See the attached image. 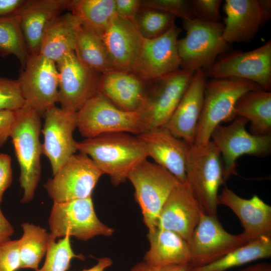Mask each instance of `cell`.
<instances>
[{
	"mask_svg": "<svg viewBox=\"0 0 271 271\" xmlns=\"http://www.w3.org/2000/svg\"><path fill=\"white\" fill-rule=\"evenodd\" d=\"M134 135V134H133ZM126 132L104 133L77 143V150L89 156L115 186L125 182L131 170L148 157L142 141Z\"/></svg>",
	"mask_w": 271,
	"mask_h": 271,
	"instance_id": "cell-1",
	"label": "cell"
},
{
	"mask_svg": "<svg viewBox=\"0 0 271 271\" xmlns=\"http://www.w3.org/2000/svg\"><path fill=\"white\" fill-rule=\"evenodd\" d=\"M260 89H263L256 83L241 78H212L207 81L193 146L207 144L217 126L236 117L234 107L239 97L248 91Z\"/></svg>",
	"mask_w": 271,
	"mask_h": 271,
	"instance_id": "cell-2",
	"label": "cell"
},
{
	"mask_svg": "<svg viewBox=\"0 0 271 271\" xmlns=\"http://www.w3.org/2000/svg\"><path fill=\"white\" fill-rule=\"evenodd\" d=\"M41 117L37 111L25 105L17 110L10 135L21 170L20 182L24 192L22 203L29 202L33 198L40 179Z\"/></svg>",
	"mask_w": 271,
	"mask_h": 271,
	"instance_id": "cell-3",
	"label": "cell"
},
{
	"mask_svg": "<svg viewBox=\"0 0 271 271\" xmlns=\"http://www.w3.org/2000/svg\"><path fill=\"white\" fill-rule=\"evenodd\" d=\"M219 149L210 140L202 147H190L186 163V182L207 215L217 216L218 192L224 183Z\"/></svg>",
	"mask_w": 271,
	"mask_h": 271,
	"instance_id": "cell-4",
	"label": "cell"
},
{
	"mask_svg": "<svg viewBox=\"0 0 271 271\" xmlns=\"http://www.w3.org/2000/svg\"><path fill=\"white\" fill-rule=\"evenodd\" d=\"M186 36L177 41L180 68L194 73L206 70L230 47L222 38L223 22H207L196 18L183 20Z\"/></svg>",
	"mask_w": 271,
	"mask_h": 271,
	"instance_id": "cell-5",
	"label": "cell"
},
{
	"mask_svg": "<svg viewBox=\"0 0 271 271\" xmlns=\"http://www.w3.org/2000/svg\"><path fill=\"white\" fill-rule=\"evenodd\" d=\"M77 127L86 138L109 133L136 136L147 131L138 111L123 110L97 92L77 111Z\"/></svg>",
	"mask_w": 271,
	"mask_h": 271,
	"instance_id": "cell-6",
	"label": "cell"
},
{
	"mask_svg": "<svg viewBox=\"0 0 271 271\" xmlns=\"http://www.w3.org/2000/svg\"><path fill=\"white\" fill-rule=\"evenodd\" d=\"M127 179L133 186L145 225L149 230L156 228L163 205L180 182L165 168L147 159L134 167Z\"/></svg>",
	"mask_w": 271,
	"mask_h": 271,
	"instance_id": "cell-7",
	"label": "cell"
},
{
	"mask_svg": "<svg viewBox=\"0 0 271 271\" xmlns=\"http://www.w3.org/2000/svg\"><path fill=\"white\" fill-rule=\"evenodd\" d=\"M53 240L66 236L87 241L97 235L110 236L114 229L100 221L95 212L91 197L54 203L49 218Z\"/></svg>",
	"mask_w": 271,
	"mask_h": 271,
	"instance_id": "cell-8",
	"label": "cell"
},
{
	"mask_svg": "<svg viewBox=\"0 0 271 271\" xmlns=\"http://www.w3.org/2000/svg\"><path fill=\"white\" fill-rule=\"evenodd\" d=\"M194 73L181 68L149 82L143 102L137 111L147 131L167 122Z\"/></svg>",
	"mask_w": 271,
	"mask_h": 271,
	"instance_id": "cell-9",
	"label": "cell"
},
{
	"mask_svg": "<svg viewBox=\"0 0 271 271\" xmlns=\"http://www.w3.org/2000/svg\"><path fill=\"white\" fill-rule=\"evenodd\" d=\"M248 122L244 117L236 116L227 125L217 126L211 134V141L223 158L224 181L236 174V161L239 157L247 155L263 157L271 152V135L249 133L246 129Z\"/></svg>",
	"mask_w": 271,
	"mask_h": 271,
	"instance_id": "cell-10",
	"label": "cell"
},
{
	"mask_svg": "<svg viewBox=\"0 0 271 271\" xmlns=\"http://www.w3.org/2000/svg\"><path fill=\"white\" fill-rule=\"evenodd\" d=\"M212 78H237L253 82L263 90L271 89V40L249 51L236 50L219 56L205 71Z\"/></svg>",
	"mask_w": 271,
	"mask_h": 271,
	"instance_id": "cell-11",
	"label": "cell"
},
{
	"mask_svg": "<svg viewBox=\"0 0 271 271\" xmlns=\"http://www.w3.org/2000/svg\"><path fill=\"white\" fill-rule=\"evenodd\" d=\"M103 174L92 159L79 153L72 156L44 185L54 203L91 197Z\"/></svg>",
	"mask_w": 271,
	"mask_h": 271,
	"instance_id": "cell-12",
	"label": "cell"
},
{
	"mask_svg": "<svg viewBox=\"0 0 271 271\" xmlns=\"http://www.w3.org/2000/svg\"><path fill=\"white\" fill-rule=\"evenodd\" d=\"M248 242L243 232L230 234L224 229L217 216L202 212L188 243L189 269L213 262Z\"/></svg>",
	"mask_w": 271,
	"mask_h": 271,
	"instance_id": "cell-13",
	"label": "cell"
},
{
	"mask_svg": "<svg viewBox=\"0 0 271 271\" xmlns=\"http://www.w3.org/2000/svg\"><path fill=\"white\" fill-rule=\"evenodd\" d=\"M18 80L25 105L41 116L58 102V71L54 61L30 55Z\"/></svg>",
	"mask_w": 271,
	"mask_h": 271,
	"instance_id": "cell-14",
	"label": "cell"
},
{
	"mask_svg": "<svg viewBox=\"0 0 271 271\" xmlns=\"http://www.w3.org/2000/svg\"><path fill=\"white\" fill-rule=\"evenodd\" d=\"M180 32L174 23L159 37L143 38L132 73L148 83L180 69L177 48Z\"/></svg>",
	"mask_w": 271,
	"mask_h": 271,
	"instance_id": "cell-15",
	"label": "cell"
},
{
	"mask_svg": "<svg viewBox=\"0 0 271 271\" xmlns=\"http://www.w3.org/2000/svg\"><path fill=\"white\" fill-rule=\"evenodd\" d=\"M58 71V102L61 107L77 112L98 91L102 75L84 65L74 52L56 63Z\"/></svg>",
	"mask_w": 271,
	"mask_h": 271,
	"instance_id": "cell-16",
	"label": "cell"
},
{
	"mask_svg": "<svg viewBox=\"0 0 271 271\" xmlns=\"http://www.w3.org/2000/svg\"><path fill=\"white\" fill-rule=\"evenodd\" d=\"M44 117L42 154L49 159L54 175L77 151V142L73 137L77 127V112L54 105Z\"/></svg>",
	"mask_w": 271,
	"mask_h": 271,
	"instance_id": "cell-17",
	"label": "cell"
},
{
	"mask_svg": "<svg viewBox=\"0 0 271 271\" xmlns=\"http://www.w3.org/2000/svg\"><path fill=\"white\" fill-rule=\"evenodd\" d=\"M202 212L187 183L180 182L163 205L157 227L173 231L189 243Z\"/></svg>",
	"mask_w": 271,
	"mask_h": 271,
	"instance_id": "cell-18",
	"label": "cell"
},
{
	"mask_svg": "<svg viewBox=\"0 0 271 271\" xmlns=\"http://www.w3.org/2000/svg\"><path fill=\"white\" fill-rule=\"evenodd\" d=\"M207 76L204 70L195 72L170 118L163 126L174 136L193 146L201 113Z\"/></svg>",
	"mask_w": 271,
	"mask_h": 271,
	"instance_id": "cell-19",
	"label": "cell"
},
{
	"mask_svg": "<svg viewBox=\"0 0 271 271\" xmlns=\"http://www.w3.org/2000/svg\"><path fill=\"white\" fill-rule=\"evenodd\" d=\"M102 39L114 69L132 73L143 40L135 23L116 14Z\"/></svg>",
	"mask_w": 271,
	"mask_h": 271,
	"instance_id": "cell-20",
	"label": "cell"
},
{
	"mask_svg": "<svg viewBox=\"0 0 271 271\" xmlns=\"http://www.w3.org/2000/svg\"><path fill=\"white\" fill-rule=\"evenodd\" d=\"M148 157L172 173L181 183L186 182V163L190 147L174 136L164 127L148 130L137 135Z\"/></svg>",
	"mask_w": 271,
	"mask_h": 271,
	"instance_id": "cell-21",
	"label": "cell"
},
{
	"mask_svg": "<svg viewBox=\"0 0 271 271\" xmlns=\"http://www.w3.org/2000/svg\"><path fill=\"white\" fill-rule=\"evenodd\" d=\"M72 0H27L17 15L30 55L39 54L45 31L50 23L66 10Z\"/></svg>",
	"mask_w": 271,
	"mask_h": 271,
	"instance_id": "cell-22",
	"label": "cell"
},
{
	"mask_svg": "<svg viewBox=\"0 0 271 271\" xmlns=\"http://www.w3.org/2000/svg\"><path fill=\"white\" fill-rule=\"evenodd\" d=\"M217 202L227 206L236 215L249 241L271 234V207L258 196L244 199L225 187L218 195Z\"/></svg>",
	"mask_w": 271,
	"mask_h": 271,
	"instance_id": "cell-23",
	"label": "cell"
},
{
	"mask_svg": "<svg viewBox=\"0 0 271 271\" xmlns=\"http://www.w3.org/2000/svg\"><path fill=\"white\" fill-rule=\"evenodd\" d=\"M224 10L222 38L228 44L250 41L265 23L259 0H226Z\"/></svg>",
	"mask_w": 271,
	"mask_h": 271,
	"instance_id": "cell-24",
	"label": "cell"
},
{
	"mask_svg": "<svg viewBox=\"0 0 271 271\" xmlns=\"http://www.w3.org/2000/svg\"><path fill=\"white\" fill-rule=\"evenodd\" d=\"M132 73L114 70L101 75L98 91L119 108L137 111L146 92V84Z\"/></svg>",
	"mask_w": 271,
	"mask_h": 271,
	"instance_id": "cell-25",
	"label": "cell"
},
{
	"mask_svg": "<svg viewBox=\"0 0 271 271\" xmlns=\"http://www.w3.org/2000/svg\"><path fill=\"white\" fill-rule=\"evenodd\" d=\"M150 247L144 256L149 265L161 266L169 264H188L190 251L188 242L176 233L156 227L149 230Z\"/></svg>",
	"mask_w": 271,
	"mask_h": 271,
	"instance_id": "cell-26",
	"label": "cell"
},
{
	"mask_svg": "<svg viewBox=\"0 0 271 271\" xmlns=\"http://www.w3.org/2000/svg\"><path fill=\"white\" fill-rule=\"evenodd\" d=\"M80 20L71 12L60 14L47 26L39 54L56 63L68 53L74 52Z\"/></svg>",
	"mask_w": 271,
	"mask_h": 271,
	"instance_id": "cell-27",
	"label": "cell"
},
{
	"mask_svg": "<svg viewBox=\"0 0 271 271\" xmlns=\"http://www.w3.org/2000/svg\"><path fill=\"white\" fill-rule=\"evenodd\" d=\"M234 113L236 116L250 122L252 134L271 135V92L263 89L248 91L237 100Z\"/></svg>",
	"mask_w": 271,
	"mask_h": 271,
	"instance_id": "cell-28",
	"label": "cell"
},
{
	"mask_svg": "<svg viewBox=\"0 0 271 271\" xmlns=\"http://www.w3.org/2000/svg\"><path fill=\"white\" fill-rule=\"evenodd\" d=\"M74 53L84 65L101 75L115 70L102 38L82 24L77 34Z\"/></svg>",
	"mask_w": 271,
	"mask_h": 271,
	"instance_id": "cell-29",
	"label": "cell"
},
{
	"mask_svg": "<svg viewBox=\"0 0 271 271\" xmlns=\"http://www.w3.org/2000/svg\"><path fill=\"white\" fill-rule=\"evenodd\" d=\"M271 256V234L249 241L218 260L188 271H226L260 259Z\"/></svg>",
	"mask_w": 271,
	"mask_h": 271,
	"instance_id": "cell-30",
	"label": "cell"
},
{
	"mask_svg": "<svg viewBox=\"0 0 271 271\" xmlns=\"http://www.w3.org/2000/svg\"><path fill=\"white\" fill-rule=\"evenodd\" d=\"M68 10L101 38L116 15L114 0H72Z\"/></svg>",
	"mask_w": 271,
	"mask_h": 271,
	"instance_id": "cell-31",
	"label": "cell"
},
{
	"mask_svg": "<svg viewBox=\"0 0 271 271\" xmlns=\"http://www.w3.org/2000/svg\"><path fill=\"white\" fill-rule=\"evenodd\" d=\"M21 226L23 234L19 239L21 268L37 271L48 248L50 234L45 229L28 222Z\"/></svg>",
	"mask_w": 271,
	"mask_h": 271,
	"instance_id": "cell-32",
	"label": "cell"
},
{
	"mask_svg": "<svg viewBox=\"0 0 271 271\" xmlns=\"http://www.w3.org/2000/svg\"><path fill=\"white\" fill-rule=\"evenodd\" d=\"M10 55L17 58L23 70L30 54L18 15L0 18V55L4 57Z\"/></svg>",
	"mask_w": 271,
	"mask_h": 271,
	"instance_id": "cell-33",
	"label": "cell"
},
{
	"mask_svg": "<svg viewBox=\"0 0 271 271\" xmlns=\"http://www.w3.org/2000/svg\"><path fill=\"white\" fill-rule=\"evenodd\" d=\"M176 18L160 10L141 7L134 23L143 38L152 39L166 33L175 23Z\"/></svg>",
	"mask_w": 271,
	"mask_h": 271,
	"instance_id": "cell-34",
	"label": "cell"
},
{
	"mask_svg": "<svg viewBox=\"0 0 271 271\" xmlns=\"http://www.w3.org/2000/svg\"><path fill=\"white\" fill-rule=\"evenodd\" d=\"M70 237L66 236L58 242L51 238L44 263L37 271H67L73 258L84 259L83 255L74 252Z\"/></svg>",
	"mask_w": 271,
	"mask_h": 271,
	"instance_id": "cell-35",
	"label": "cell"
},
{
	"mask_svg": "<svg viewBox=\"0 0 271 271\" xmlns=\"http://www.w3.org/2000/svg\"><path fill=\"white\" fill-rule=\"evenodd\" d=\"M142 7L160 10L183 20L194 18L191 0H144Z\"/></svg>",
	"mask_w": 271,
	"mask_h": 271,
	"instance_id": "cell-36",
	"label": "cell"
},
{
	"mask_svg": "<svg viewBox=\"0 0 271 271\" xmlns=\"http://www.w3.org/2000/svg\"><path fill=\"white\" fill-rule=\"evenodd\" d=\"M25 104L18 80L0 77V110H17Z\"/></svg>",
	"mask_w": 271,
	"mask_h": 271,
	"instance_id": "cell-37",
	"label": "cell"
},
{
	"mask_svg": "<svg viewBox=\"0 0 271 271\" xmlns=\"http://www.w3.org/2000/svg\"><path fill=\"white\" fill-rule=\"evenodd\" d=\"M20 268L19 239H10L1 244L0 271H16Z\"/></svg>",
	"mask_w": 271,
	"mask_h": 271,
	"instance_id": "cell-38",
	"label": "cell"
},
{
	"mask_svg": "<svg viewBox=\"0 0 271 271\" xmlns=\"http://www.w3.org/2000/svg\"><path fill=\"white\" fill-rule=\"evenodd\" d=\"M221 0H191L194 18L207 22H219Z\"/></svg>",
	"mask_w": 271,
	"mask_h": 271,
	"instance_id": "cell-39",
	"label": "cell"
},
{
	"mask_svg": "<svg viewBox=\"0 0 271 271\" xmlns=\"http://www.w3.org/2000/svg\"><path fill=\"white\" fill-rule=\"evenodd\" d=\"M116 14L125 20L134 22L142 7V1L114 0Z\"/></svg>",
	"mask_w": 271,
	"mask_h": 271,
	"instance_id": "cell-40",
	"label": "cell"
},
{
	"mask_svg": "<svg viewBox=\"0 0 271 271\" xmlns=\"http://www.w3.org/2000/svg\"><path fill=\"white\" fill-rule=\"evenodd\" d=\"M12 159L8 154L0 153V203L3 195L13 180Z\"/></svg>",
	"mask_w": 271,
	"mask_h": 271,
	"instance_id": "cell-41",
	"label": "cell"
},
{
	"mask_svg": "<svg viewBox=\"0 0 271 271\" xmlns=\"http://www.w3.org/2000/svg\"><path fill=\"white\" fill-rule=\"evenodd\" d=\"M17 118V110H0V147L7 142Z\"/></svg>",
	"mask_w": 271,
	"mask_h": 271,
	"instance_id": "cell-42",
	"label": "cell"
},
{
	"mask_svg": "<svg viewBox=\"0 0 271 271\" xmlns=\"http://www.w3.org/2000/svg\"><path fill=\"white\" fill-rule=\"evenodd\" d=\"M188 264H172L161 266H155L148 264L144 261L134 265L131 271H188Z\"/></svg>",
	"mask_w": 271,
	"mask_h": 271,
	"instance_id": "cell-43",
	"label": "cell"
},
{
	"mask_svg": "<svg viewBox=\"0 0 271 271\" xmlns=\"http://www.w3.org/2000/svg\"><path fill=\"white\" fill-rule=\"evenodd\" d=\"M27 0H0V18L17 15Z\"/></svg>",
	"mask_w": 271,
	"mask_h": 271,
	"instance_id": "cell-44",
	"label": "cell"
},
{
	"mask_svg": "<svg viewBox=\"0 0 271 271\" xmlns=\"http://www.w3.org/2000/svg\"><path fill=\"white\" fill-rule=\"evenodd\" d=\"M14 232L13 226L6 219L0 208V244L10 240Z\"/></svg>",
	"mask_w": 271,
	"mask_h": 271,
	"instance_id": "cell-45",
	"label": "cell"
},
{
	"mask_svg": "<svg viewBox=\"0 0 271 271\" xmlns=\"http://www.w3.org/2000/svg\"><path fill=\"white\" fill-rule=\"evenodd\" d=\"M112 260L109 257H103L99 258L97 263L91 268L83 269L81 271H104L105 269L111 266Z\"/></svg>",
	"mask_w": 271,
	"mask_h": 271,
	"instance_id": "cell-46",
	"label": "cell"
},
{
	"mask_svg": "<svg viewBox=\"0 0 271 271\" xmlns=\"http://www.w3.org/2000/svg\"><path fill=\"white\" fill-rule=\"evenodd\" d=\"M238 271H271V264L267 262H260L248 265Z\"/></svg>",
	"mask_w": 271,
	"mask_h": 271,
	"instance_id": "cell-47",
	"label": "cell"
},
{
	"mask_svg": "<svg viewBox=\"0 0 271 271\" xmlns=\"http://www.w3.org/2000/svg\"><path fill=\"white\" fill-rule=\"evenodd\" d=\"M263 12L265 22H267L271 17V1L259 0Z\"/></svg>",
	"mask_w": 271,
	"mask_h": 271,
	"instance_id": "cell-48",
	"label": "cell"
}]
</instances>
